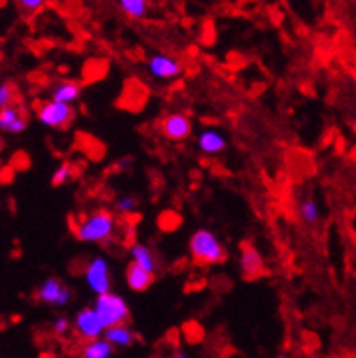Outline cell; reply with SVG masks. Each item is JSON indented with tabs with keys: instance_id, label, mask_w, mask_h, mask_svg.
Returning <instances> with one entry per match:
<instances>
[{
	"instance_id": "cell-26",
	"label": "cell",
	"mask_w": 356,
	"mask_h": 358,
	"mask_svg": "<svg viewBox=\"0 0 356 358\" xmlns=\"http://www.w3.org/2000/svg\"><path fill=\"white\" fill-rule=\"evenodd\" d=\"M353 132H355V134H356V120H355V122H353Z\"/></svg>"
},
{
	"instance_id": "cell-17",
	"label": "cell",
	"mask_w": 356,
	"mask_h": 358,
	"mask_svg": "<svg viewBox=\"0 0 356 358\" xmlns=\"http://www.w3.org/2000/svg\"><path fill=\"white\" fill-rule=\"evenodd\" d=\"M114 348L113 344L107 343V338H97V341H90L83 346L80 357L83 358H113Z\"/></svg>"
},
{
	"instance_id": "cell-24",
	"label": "cell",
	"mask_w": 356,
	"mask_h": 358,
	"mask_svg": "<svg viewBox=\"0 0 356 358\" xmlns=\"http://www.w3.org/2000/svg\"><path fill=\"white\" fill-rule=\"evenodd\" d=\"M20 6V9L25 13H38L39 9L43 8L47 0H16Z\"/></svg>"
},
{
	"instance_id": "cell-22",
	"label": "cell",
	"mask_w": 356,
	"mask_h": 358,
	"mask_svg": "<svg viewBox=\"0 0 356 358\" xmlns=\"http://www.w3.org/2000/svg\"><path fill=\"white\" fill-rule=\"evenodd\" d=\"M15 102V87L9 83L0 84V109L11 107Z\"/></svg>"
},
{
	"instance_id": "cell-1",
	"label": "cell",
	"mask_w": 356,
	"mask_h": 358,
	"mask_svg": "<svg viewBox=\"0 0 356 358\" xmlns=\"http://www.w3.org/2000/svg\"><path fill=\"white\" fill-rule=\"evenodd\" d=\"M114 230H116V217H114V214L106 209H100L80 217V221L75 227V237L80 243L87 244L104 243V241L113 237Z\"/></svg>"
},
{
	"instance_id": "cell-5",
	"label": "cell",
	"mask_w": 356,
	"mask_h": 358,
	"mask_svg": "<svg viewBox=\"0 0 356 358\" xmlns=\"http://www.w3.org/2000/svg\"><path fill=\"white\" fill-rule=\"evenodd\" d=\"M84 282L87 289L97 296L111 292L109 262L104 257H93L84 269Z\"/></svg>"
},
{
	"instance_id": "cell-27",
	"label": "cell",
	"mask_w": 356,
	"mask_h": 358,
	"mask_svg": "<svg viewBox=\"0 0 356 358\" xmlns=\"http://www.w3.org/2000/svg\"><path fill=\"white\" fill-rule=\"evenodd\" d=\"M278 358H289V357H278Z\"/></svg>"
},
{
	"instance_id": "cell-18",
	"label": "cell",
	"mask_w": 356,
	"mask_h": 358,
	"mask_svg": "<svg viewBox=\"0 0 356 358\" xmlns=\"http://www.w3.org/2000/svg\"><path fill=\"white\" fill-rule=\"evenodd\" d=\"M118 6L132 20H143L148 16V0H118Z\"/></svg>"
},
{
	"instance_id": "cell-2",
	"label": "cell",
	"mask_w": 356,
	"mask_h": 358,
	"mask_svg": "<svg viewBox=\"0 0 356 358\" xmlns=\"http://www.w3.org/2000/svg\"><path fill=\"white\" fill-rule=\"evenodd\" d=\"M189 252L192 260L201 266H214L227 259V250L212 230H196L189 239Z\"/></svg>"
},
{
	"instance_id": "cell-6",
	"label": "cell",
	"mask_w": 356,
	"mask_h": 358,
	"mask_svg": "<svg viewBox=\"0 0 356 358\" xmlns=\"http://www.w3.org/2000/svg\"><path fill=\"white\" fill-rule=\"evenodd\" d=\"M146 70L157 80H173L184 73V64L169 54H153L146 61Z\"/></svg>"
},
{
	"instance_id": "cell-12",
	"label": "cell",
	"mask_w": 356,
	"mask_h": 358,
	"mask_svg": "<svg viewBox=\"0 0 356 358\" xmlns=\"http://www.w3.org/2000/svg\"><path fill=\"white\" fill-rule=\"evenodd\" d=\"M198 148L204 152L205 155H218L221 154L225 148H227V138H225L223 132L215 129H205L198 134Z\"/></svg>"
},
{
	"instance_id": "cell-4",
	"label": "cell",
	"mask_w": 356,
	"mask_h": 358,
	"mask_svg": "<svg viewBox=\"0 0 356 358\" xmlns=\"http://www.w3.org/2000/svg\"><path fill=\"white\" fill-rule=\"evenodd\" d=\"M73 116V107L66 106V103L54 102V100L41 102L36 109V118L47 129H64V127L70 125Z\"/></svg>"
},
{
	"instance_id": "cell-28",
	"label": "cell",
	"mask_w": 356,
	"mask_h": 358,
	"mask_svg": "<svg viewBox=\"0 0 356 358\" xmlns=\"http://www.w3.org/2000/svg\"><path fill=\"white\" fill-rule=\"evenodd\" d=\"M0 4H2V0H0Z\"/></svg>"
},
{
	"instance_id": "cell-25",
	"label": "cell",
	"mask_w": 356,
	"mask_h": 358,
	"mask_svg": "<svg viewBox=\"0 0 356 358\" xmlns=\"http://www.w3.org/2000/svg\"><path fill=\"white\" fill-rule=\"evenodd\" d=\"M173 358H191L187 353H184V351H176L175 355H173Z\"/></svg>"
},
{
	"instance_id": "cell-23",
	"label": "cell",
	"mask_w": 356,
	"mask_h": 358,
	"mask_svg": "<svg viewBox=\"0 0 356 358\" xmlns=\"http://www.w3.org/2000/svg\"><path fill=\"white\" fill-rule=\"evenodd\" d=\"M70 328L71 321L66 315H59V317L54 319V323H52V331H54V335H57V337H64V335L70 331Z\"/></svg>"
},
{
	"instance_id": "cell-8",
	"label": "cell",
	"mask_w": 356,
	"mask_h": 358,
	"mask_svg": "<svg viewBox=\"0 0 356 358\" xmlns=\"http://www.w3.org/2000/svg\"><path fill=\"white\" fill-rule=\"evenodd\" d=\"M161 134L171 143H182L192 134V122L185 113H169L161 120Z\"/></svg>"
},
{
	"instance_id": "cell-15",
	"label": "cell",
	"mask_w": 356,
	"mask_h": 358,
	"mask_svg": "<svg viewBox=\"0 0 356 358\" xmlns=\"http://www.w3.org/2000/svg\"><path fill=\"white\" fill-rule=\"evenodd\" d=\"M104 337L107 343L113 344V348H130L136 343V334L129 324H118V327L107 328Z\"/></svg>"
},
{
	"instance_id": "cell-11",
	"label": "cell",
	"mask_w": 356,
	"mask_h": 358,
	"mask_svg": "<svg viewBox=\"0 0 356 358\" xmlns=\"http://www.w3.org/2000/svg\"><path fill=\"white\" fill-rule=\"evenodd\" d=\"M239 266L241 273L246 276L248 280H253L257 276L264 275V259L260 255V252L253 246H244L243 252H241L239 257Z\"/></svg>"
},
{
	"instance_id": "cell-19",
	"label": "cell",
	"mask_w": 356,
	"mask_h": 358,
	"mask_svg": "<svg viewBox=\"0 0 356 358\" xmlns=\"http://www.w3.org/2000/svg\"><path fill=\"white\" fill-rule=\"evenodd\" d=\"M299 216L305 223L315 224L321 220V209H319V203L313 198H305V200L299 203Z\"/></svg>"
},
{
	"instance_id": "cell-9",
	"label": "cell",
	"mask_w": 356,
	"mask_h": 358,
	"mask_svg": "<svg viewBox=\"0 0 356 358\" xmlns=\"http://www.w3.org/2000/svg\"><path fill=\"white\" fill-rule=\"evenodd\" d=\"M71 298V292L66 285H63L57 278H47L38 289V299L45 305L52 307H64Z\"/></svg>"
},
{
	"instance_id": "cell-3",
	"label": "cell",
	"mask_w": 356,
	"mask_h": 358,
	"mask_svg": "<svg viewBox=\"0 0 356 358\" xmlns=\"http://www.w3.org/2000/svg\"><path fill=\"white\" fill-rule=\"evenodd\" d=\"M93 308L97 310L98 317H100L106 330L118 327V324H127V321H129V303H127V299L123 296L116 294V292L97 296Z\"/></svg>"
},
{
	"instance_id": "cell-20",
	"label": "cell",
	"mask_w": 356,
	"mask_h": 358,
	"mask_svg": "<svg viewBox=\"0 0 356 358\" xmlns=\"http://www.w3.org/2000/svg\"><path fill=\"white\" fill-rule=\"evenodd\" d=\"M137 203H139V201H137L136 196H132V194H123V196L118 198L114 207H116L118 213L130 214L137 209Z\"/></svg>"
},
{
	"instance_id": "cell-10",
	"label": "cell",
	"mask_w": 356,
	"mask_h": 358,
	"mask_svg": "<svg viewBox=\"0 0 356 358\" xmlns=\"http://www.w3.org/2000/svg\"><path fill=\"white\" fill-rule=\"evenodd\" d=\"M27 129V120H25L22 109L16 106L0 109V132L18 136Z\"/></svg>"
},
{
	"instance_id": "cell-13",
	"label": "cell",
	"mask_w": 356,
	"mask_h": 358,
	"mask_svg": "<svg viewBox=\"0 0 356 358\" xmlns=\"http://www.w3.org/2000/svg\"><path fill=\"white\" fill-rule=\"evenodd\" d=\"M153 280H155V275L146 269L139 268L137 264L130 262L127 266V271H125V282L129 285L130 291L134 292H145L152 287Z\"/></svg>"
},
{
	"instance_id": "cell-14",
	"label": "cell",
	"mask_w": 356,
	"mask_h": 358,
	"mask_svg": "<svg viewBox=\"0 0 356 358\" xmlns=\"http://www.w3.org/2000/svg\"><path fill=\"white\" fill-rule=\"evenodd\" d=\"M80 96H83V86L75 80H63L50 90V100L66 103V106L77 103Z\"/></svg>"
},
{
	"instance_id": "cell-21",
	"label": "cell",
	"mask_w": 356,
	"mask_h": 358,
	"mask_svg": "<svg viewBox=\"0 0 356 358\" xmlns=\"http://www.w3.org/2000/svg\"><path fill=\"white\" fill-rule=\"evenodd\" d=\"M71 173H73V166L70 164H61L52 175V185H63L66 184L71 178Z\"/></svg>"
},
{
	"instance_id": "cell-7",
	"label": "cell",
	"mask_w": 356,
	"mask_h": 358,
	"mask_svg": "<svg viewBox=\"0 0 356 358\" xmlns=\"http://www.w3.org/2000/svg\"><path fill=\"white\" fill-rule=\"evenodd\" d=\"M73 330L86 343L102 338L104 334H106V328H104L102 321H100L93 307H86L80 312H77L73 319Z\"/></svg>"
},
{
	"instance_id": "cell-16",
	"label": "cell",
	"mask_w": 356,
	"mask_h": 358,
	"mask_svg": "<svg viewBox=\"0 0 356 358\" xmlns=\"http://www.w3.org/2000/svg\"><path fill=\"white\" fill-rule=\"evenodd\" d=\"M130 257H132V262L137 264L139 268L146 269V271L155 275L157 260L150 246H146V244L143 243H134L132 246H130Z\"/></svg>"
}]
</instances>
